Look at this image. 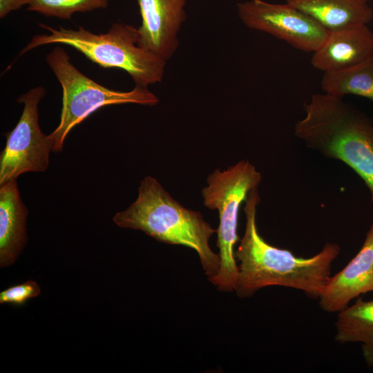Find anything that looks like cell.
Listing matches in <instances>:
<instances>
[{
	"label": "cell",
	"instance_id": "obj_1",
	"mask_svg": "<svg viewBox=\"0 0 373 373\" xmlns=\"http://www.w3.org/2000/svg\"><path fill=\"white\" fill-rule=\"evenodd\" d=\"M260 201L258 188L251 190L245 200V233L234 251L235 258L240 262L236 295L249 298L263 287L276 285L298 289L318 298L331 277L332 266L341 247L327 242L317 254L300 258L269 245L260 236L256 226Z\"/></svg>",
	"mask_w": 373,
	"mask_h": 373
},
{
	"label": "cell",
	"instance_id": "obj_2",
	"mask_svg": "<svg viewBox=\"0 0 373 373\" xmlns=\"http://www.w3.org/2000/svg\"><path fill=\"white\" fill-rule=\"evenodd\" d=\"M294 134L327 158L350 166L367 187L373 202V119L342 97L316 93L304 105Z\"/></svg>",
	"mask_w": 373,
	"mask_h": 373
},
{
	"label": "cell",
	"instance_id": "obj_3",
	"mask_svg": "<svg viewBox=\"0 0 373 373\" xmlns=\"http://www.w3.org/2000/svg\"><path fill=\"white\" fill-rule=\"evenodd\" d=\"M113 220L119 227L142 231L159 242L193 249L208 279L220 269L219 254L209 245L216 229L200 212L186 209L174 200L152 176L140 182L135 201L117 212Z\"/></svg>",
	"mask_w": 373,
	"mask_h": 373
},
{
	"label": "cell",
	"instance_id": "obj_4",
	"mask_svg": "<svg viewBox=\"0 0 373 373\" xmlns=\"http://www.w3.org/2000/svg\"><path fill=\"white\" fill-rule=\"evenodd\" d=\"M39 26L48 33L32 37L19 56L45 45L62 44L76 49L103 68L126 71L136 85L147 87L162 79L166 61L139 45L138 28L133 26L115 23L102 34L82 26L77 29L54 28L44 23Z\"/></svg>",
	"mask_w": 373,
	"mask_h": 373
},
{
	"label": "cell",
	"instance_id": "obj_5",
	"mask_svg": "<svg viewBox=\"0 0 373 373\" xmlns=\"http://www.w3.org/2000/svg\"><path fill=\"white\" fill-rule=\"evenodd\" d=\"M261 174L249 160H240L227 169H216L207 179L202 189L203 204L217 210L219 224L216 229L217 247L220 266L218 274L209 280L221 291H235L238 267L234 256L238 235V213L249 193L258 188Z\"/></svg>",
	"mask_w": 373,
	"mask_h": 373
},
{
	"label": "cell",
	"instance_id": "obj_6",
	"mask_svg": "<svg viewBox=\"0 0 373 373\" xmlns=\"http://www.w3.org/2000/svg\"><path fill=\"white\" fill-rule=\"evenodd\" d=\"M46 61L62 88L60 122L48 135L52 151L61 152L65 139L73 128L99 108L123 104L155 106L159 99L146 87L136 85L129 91H118L98 84L79 71L61 47H56Z\"/></svg>",
	"mask_w": 373,
	"mask_h": 373
},
{
	"label": "cell",
	"instance_id": "obj_7",
	"mask_svg": "<svg viewBox=\"0 0 373 373\" xmlns=\"http://www.w3.org/2000/svg\"><path fill=\"white\" fill-rule=\"evenodd\" d=\"M46 90L39 86L17 99L23 104L15 127L6 133V144L0 155V185L17 180L27 172H44L49 164L52 145L39 125V104Z\"/></svg>",
	"mask_w": 373,
	"mask_h": 373
},
{
	"label": "cell",
	"instance_id": "obj_8",
	"mask_svg": "<svg viewBox=\"0 0 373 373\" xmlns=\"http://www.w3.org/2000/svg\"><path fill=\"white\" fill-rule=\"evenodd\" d=\"M238 16L247 27L267 32L305 52H315L329 32L291 6L249 0L238 3Z\"/></svg>",
	"mask_w": 373,
	"mask_h": 373
},
{
	"label": "cell",
	"instance_id": "obj_9",
	"mask_svg": "<svg viewBox=\"0 0 373 373\" xmlns=\"http://www.w3.org/2000/svg\"><path fill=\"white\" fill-rule=\"evenodd\" d=\"M141 26L139 45L165 61L178 46V33L186 19V0H137Z\"/></svg>",
	"mask_w": 373,
	"mask_h": 373
},
{
	"label": "cell",
	"instance_id": "obj_10",
	"mask_svg": "<svg viewBox=\"0 0 373 373\" xmlns=\"http://www.w3.org/2000/svg\"><path fill=\"white\" fill-rule=\"evenodd\" d=\"M373 291V222L356 255L339 272L331 276L318 297L321 308L338 313L361 294Z\"/></svg>",
	"mask_w": 373,
	"mask_h": 373
},
{
	"label": "cell",
	"instance_id": "obj_11",
	"mask_svg": "<svg viewBox=\"0 0 373 373\" xmlns=\"http://www.w3.org/2000/svg\"><path fill=\"white\" fill-rule=\"evenodd\" d=\"M373 55V32L367 25L330 32L315 52L312 65L323 73L355 67Z\"/></svg>",
	"mask_w": 373,
	"mask_h": 373
},
{
	"label": "cell",
	"instance_id": "obj_12",
	"mask_svg": "<svg viewBox=\"0 0 373 373\" xmlns=\"http://www.w3.org/2000/svg\"><path fill=\"white\" fill-rule=\"evenodd\" d=\"M28 209L17 180L0 185V266L12 265L27 242Z\"/></svg>",
	"mask_w": 373,
	"mask_h": 373
},
{
	"label": "cell",
	"instance_id": "obj_13",
	"mask_svg": "<svg viewBox=\"0 0 373 373\" xmlns=\"http://www.w3.org/2000/svg\"><path fill=\"white\" fill-rule=\"evenodd\" d=\"M328 32L367 25L373 11L360 0H287Z\"/></svg>",
	"mask_w": 373,
	"mask_h": 373
},
{
	"label": "cell",
	"instance_id": "obj_14",
	"mask_svg": "<svg viewBox=\"0 0 373 373\" xmlns=\"http://www.w3.org/2000/svg\"><path fill=\"white\" fill-rule=\"evenodd\" d=\"M335 341L360 343L366 365L373 367V299L356 302L338 313Z\"/></svg>",
	"mask_w": 373,
	"mask_h": 373
},
{
	"label": "cell",
	"instance_id": "obj_15",
	"mask_svg": "<svg viewBox=\"0 0 373 373\" xmlns=\"http://www.w3.org/2000/svg\"><path fill=\"white\" fill-rule=\"evenodd\" d=\"M325 93L342 97L358 95L373 102V55L361 64L336 73H324L321 82Z\"/></svg>",
	"mask_w": 373,
	"mask_h": 373
},
{
	"label": "cell",
	"instance_id": "obj_16",
	"mask_svg": "<svg viewBox=\"0 0 373 373\" xmlns=\"http://www.w3.org/2000/svg\"><path fill=\"white\" fill-rule=\"evenodd\" d=\"M28 10L46 17L70 19L77 12L106 8L109 0H21Z\"/></svg>",
	"mask_w": 373,
	"mask_h": 373
},
{
	"label": "cell",
	"instance_id": "obj_17",
	"mask_svg": "<svg viewBox=\"0 0 373 373\" xmlns=\"http://www.w3.org/2000/svg\"><path fill=\"white\" fill-rule=\"evenodd\" d=\"M40 293L39 285L35 281L28 280L2 291L0 293V303L21 305Z\"/></svg>",
	"mask_w": 373,
	"mask_h": 373
},
{
	"label": "cell",
	"instance_id": "obj_18",
	"mask_svg": "<svg viewBox=\"0 0 373 373\" xmlns=\"http://www.w3.org/2000/svg\"><path fill=\"white\" fill-rule=\"evenodd\" d=\"M22 6L21 0H0V17L3 18Z\"/></svg>",
	"mask_w": 373,
	"mask_h": 373
},
{
	"label": "cell",
	"instance_id": "obj_19",
	"mask_svg": "<svg viewBox=\"0 0 373 373\" xmlns=\"http://www.w3.org/2000/svg\"><path fill=\"white\" fill-rule=\"evenodd\" d=\"M361 1H363V2H367V0H360Z\"/></svg>",
	"mask_w": 373,
	"mask_h": 373
},
{
	"label": "cell",
	"instance_id": "obj_20",
	"mask_svg": "<svg viewBox=\"0 0 373 373\" xmlns=\"http://www.w3.org/2000/svg\"><path fill=\"white\" fill-rule=\"evenodd\" d=\"M372 119H373V116H372Z\"/></svg>",
	"mask_w": 373,
	"mask_h": 373
}]
</instances>
